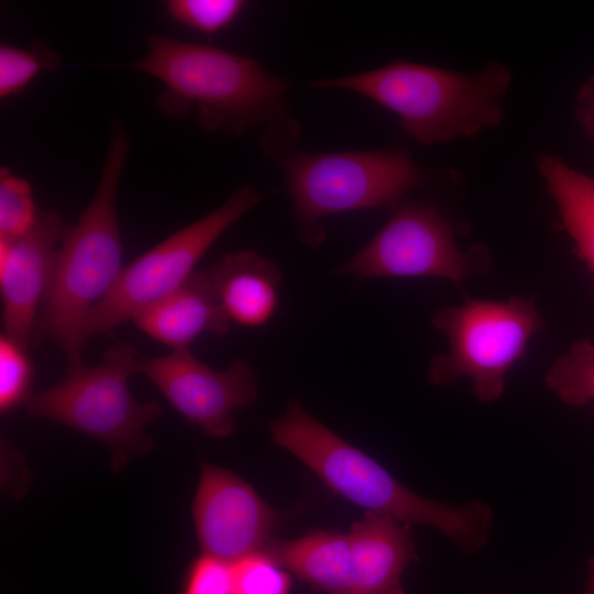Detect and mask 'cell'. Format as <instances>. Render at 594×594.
<instances>
[{
	"mask_svg": "<svg viewBox=\"0 0 594 594\" xmlns=\"http://www.w3.org/2000/svg\"><path fill=\"white\" fill-rule=\"evenodd\" d=\"M268 428L276 444L365 512L432 527L463 554H473L488 542L494 529V513L488 504L470 501L453 505L416 494L311 417L297 400L288 404L283 416L271 420Z\"/></svg>",
	"mask_w": 594,
	"mask_h": 594,
	"instance_id": "obj_1",
	"label": "cell"
},
{
	"mask_svg": "<svg viewBox=\"0 0 594 594\" xmlns=\"http://www.w3.org/2000/svg\"><path fill=\"white\" fill-rule=\"evenodd\" d=\"M129 148L123 129L113 127L99 185L77 222L64 231L37 315L33 343L44 339L55 342L64 352L66 374L86 366L82 322L123 267L116 198Z\"/></svg>",
	"mask_w": 594,
	"mask_h": 594,
	"instance_id": "obj_2",
	"label": "cell"
},
{
	"mask_svg": "<svg viewBox=\"0 0 594 594\" xmlns=\"http://www.w3.org/2000/svg\"><path fill=\"white\" fill-rule=\"evenodd\" d=\"M147 52L132 67L161 80L162 110L183 116L195 108L199 125L210 132L241 134L285 116L289 84L266 73L249 56L164 35L147 37Z\"/></svg>",
	"mask_w": 594,
	"mask_h": 594,
	"instance_id": "obj_3",
	"label": "cell"
},
{
	"mask_svg": "<svg viewBox=\"0 0 594 594\" xmlns=\"http://www.w3.org/2000/svg\"><path fill=\"white\" fill-rule=\"evenodd\" d=\"M512 78L510 69L499 62H491L474 74L394 62L310 86L363 95L397 114L403 130L418 143L432 145L498 127Z\"/></svg>",
	"mask_w": 594,
	"mask_h": 594,
	"instance_id": "obj_4",
	"label": "cell"
},
{
	"mask_svg": "<svg viewBox=\"0 0 594 594\" xmlns=\"http://www.w3.org/2000/svg\"><path fill=\"white\" fill-rule=\"evenodd\" d=\"M280 158L300 240L324 239L328 216L397 206L420 182V170L403 147L371 152H289Z\"/></svg>",
	"mask_w": 594,
	"mask_h": 594,
	"instance_id": "obj_5",
	"label": "cell"
},
{
	"mask_svg": "<svg viewBox=\"0 0 594 594\" xmlns=\"http://www.w3.org/2000/svg\"><path fill=\"white\" fill-rule=\"evenodd\" d=\"M140 359L136 349L127 343L112 345L97 366L86 365L32 394L26 410L102 442L112 452L111 468L120 471L153 448L145 429L162 413L157 403H138L131 395L129 378L138 373Z\"/></svg>",
	"mask_w": 594,
	"mask_h": 594,
	"instance_id": "obj_6",
	"label": "cell"
},
{
	"mask_svg": "<svg viewBox=\"0 0 594 594\" xmlns=\"http://www.w3.org/2000/svg\"><path fill=\"white\" fill-rule=\"evenodd\" d=\"M431 324L448 338L449 350L430 360L428 381L447 387L466 377L475 398L492 403L502 397L507 373L544 321L534 297L513 296L442 308Z\"/></svg>",
	"mask_w": 594,
	"mask_h": 594,
	"instance_id": "obj_7",
	"label": "cell"
},
{
	"mask_svg": "<svg viewBox=\"0 0 594 594\" xmlns=\"http://www.w3.org/2000/svg\"><path fill=\"white\" fill-rule=\"evenodd\" d=\"M262 199L261 194L244 185L220 207L123 266L113 286L84 320L81 343L132 320L141 309L177 289L216 240Z\"/></svg>",
	"mask_w": 594,
	"mask_h": 594,
	"instance_id": "obj_8",
	"label": "cell"
},
{
	"mask_svg": "<svg viewBox=\"0 0 594 594\" xmlns=\"http://www.w3.org/2000/svg\"><path fill=\"white\" fill-rule=\"evenodd\" d=\"M488 266L484 246L461 250L435 208L398 204L374 238L334 273L359 278L432 276L461 286Z\"/></svg>",
	"mask_w": 594,
	"mask_h": 594,
	"instance_id": "obj_9",
	"label": "cell"
},
{
	"mask_svg": "<svg viewBox=\"0 0 594 594\" xmlns=\"http://www.w3.org/2000/svg\"><path fill=\"white\" fill-rule=\"evenodd\" d=\"M136 372L211 438L230 436L235 429V411L253 404L258 394L256 375L246 361L237 360L219 372L199 361L190 349L140 359Z\"/></svg>",
	"mask_w": 594,
	"mask_h": 594,
	"instance_id": "obj_10",
	"label": "cell"
},
{
	"mask_svg": "<svg viewBox=\"0 0 594 594\" xmlns=\"http://www.w3.org/2000/svg\"><path fill=\"white\" fill-rule=\"evenodd\" d=\"M191 513L201 553L232 564L264 550L280 519L235 473L207 463Z\"/></svg>",
	"mask_w": 594,
	"mask_h": 594,
	"instance_id": "obj_11",
	"label": "cell"
},
{
	"mask_svg": "<svg viewBox=\"0 0 594 594\" xmlns=\"http://www.w3.org/2000/svg\"><path fill=\"white\" fill-rule=\"evenodd\" d=\"M66 227L59 212L43 211L24 234L0 241L2 333L26 350Z\"/></svg>",
	"mask_w": 594,
	"mask_h": 594,
	"instance_id": "obj_12",
	"label": "cell"
},
{
	"mask_svg": "<svg viewBox=\"0 0 594 594\" xmlns=\"http://www.w3.org/2000/svg\"><path fill=\"white\" fill-rule=\"evenodd\" d=\"M352 594H406L405 569L418 560L411 524L365 512L349 532Z\"/></svg>",
	"mask_w": 594,
	"mask_h": 594,
	"instance_id": "obj_13",
	"label": "cell"
},
{
	"mask_svg": "<svg viewBox=\"0 0 594 594\" xmlns=\"http://www.w3.org/2000/svg\"><path fill=\"white\" fill-rule=\"evenodd\" d=\"M131 321L173 350L190 349L199 336L224 334L231 327L209 273L198 271L177 289L141 309Z\"/></svg>",
	"mask_w": 594,
	"mask_h": 594,
	"instance_id": "obj_14",
	"label": "cell"
},
{
	"mask_svg": "<svg viewBox=\"0 0 594 594\" xmlns=\"http://www.w3.org/2000/svg\"><path fill=\"white\" fill-rule=\"evenodd\" d=\"M208 273L231 322L257 328L275 315L282 273L272 260L255 251H238L219 258Z\"/></svg>",
	"mask_w": 594,
	"mask_h": 594,
	"instance_id": "obj_15",
	"label": "cell"
},
{
	"mask_svg": "<svg viewBox=\"0 0 594 594\" xmlns=\"http://www.w3.org/2000/svg\"><path fill=\"white\" fill-rule=\"evenodd\" d=\"M299 581L324 594H352L349 534L315 530L295 540H272L264 548Z\"/></svg>",
	"mask_w": 594,
	"mask_h": 594,
	"instance_id": "obj_16",
	"label": "cell"
},
{
	"mask_svg": "<svg viewBox=\"0 0 594 594\" xmlns=\"http://www.w3.org/2000/svg\"><path fill=\"white\" fill-rule=\"evenodd\" d=\"M538 169L557 205L562 228L594 278V178L553 155H542Z\"/></svg>",
	"mask_w": 594,
	"mask_h": 594,
	"instance_id": "obj_17",
	"label": "cell"
},
{
	"mask_svg": "<svg viewBox=\"0 0 594 594\" xmlns=\"http://www.w3.org/2000/svg\"><path fill=\"white\" fill-rule=\"evenodd\" d=\"M544 382L561 402L571 407L594 403V342H574L547 370Z\"/></svg>",
	"mask_w": 594,
	"mask_h": 594,
	"instance_id": "obj_18",
	"label": "cell"
},
{
	"mask_svg": "<svg viewBox=\"0 0 594 594\" xmlns=\"http://www.w3.org/2000/svg\"><path fill=\"white\" fill-rule=\"evenodd\" d=\"M61 57L43 42L36 41L30 48L8 44L0 46V97L8 98L21 92L41 72L59 66Z\"/></svg>",
	"mask_w": 594,
	"mask_h": 594,
	"instance_id": "obj_19",
	"label": "cell"
},
{
	"mask_svg": "<svg viewBox=\"0 0 594 594\" xmlns=\"http://www.w3.org/2000/svg\"><path fill=\"white\" fill-rule=\"evenodd\" d=\"M38 215L29 182L11 174L7 168H1L0 241L13 240L24 234L33 227Z\"/></svg>",
	"mask_w": 594,
	"mask_h": 594,
	"instance_id": "obj_20",
	"label": "cell"
},
{
	"mask_svg": "<svg viewBox=\"0 0 594 594\" xmlns=\"http://www.w3.org/2000/svg\"><path fill=\"white\" fill-rule=\"evenodd\" d=\"M34 366L28 350L1 333L0 411L6 414L31 397Z\"/></svg>",
	"mask_w": 594,
	"mask_h": 594,
	"instance_id": "obj_21",
	"label": "cell"
},
{
	"mask_svg": "<svg viewBox=\"0 0 594 594\" xmlns=\"http://www.w3.org/2000/svg\"><path fill=\"white\" fill-rule=\"evenodd\" d=\"M234 594H289L290 576L264 550L232 564Z\"/></svg>",
	"mask_w": 594,
	"mask_h": 594,
	"instance_id": "obj_22",
	"label": "cell"
},
{
	"mask_svg": "<svg viewBox=\"0 0 594 594\" xmlns=\"http://www.w3.org/2000/svg\"><path fill=\"white\" fill-rule=\"evenodd\" d=\"M245 6L241 0H172L166 4L176 22L205 34L230 25Z\"/></svg>",
	"mask_w": 594,
	"mask_h": 594,
	"instance_id": "obj_23",
	"label": "cell"
},
{
	"mask_svg": "<svg viewBox=\"0 0 594 594\" xmlns=\"http://www.w3.org/2000/svg\"><path fill=\"white\" fill-rule=\"evenodd\" d=\"M183 594H234L232 563L201 553L189 566Z\"/></svg>",
	"mask_w": 594,
	"mask_h": 594,
	"instance_id": "obj_24",
	"label": "cell"
},
{
	"mask_svg": "<svg viewBox=\"0 0 594 594\" xmlns=\"http://www.w3.org/2000/svg\"><path fill=\"white\" fill-rule=\"evenodd\" d=\"M575 114L582 127L594 136V73L578 92Z\"/></svg>",
	"mask_w": 594,
	"mask_h": 594,
	"instance_id": "obj_25",
	"label": "cell"
},
{
	"mask_svg": "<svg viewBox=\"0 0 594 594\" xmlns=\"http://www.w3.org/2000/svg\"><path fill=\"white\" fill-rule=\"evenodd\" d=\"M587 582L583 594H594V557L587 561Z\"/></svg>",
	"mask_w": 594,
	"mask_h": 594,
	"instance_id": "obj_26",
	"label": "cell"
}]
</instances>
